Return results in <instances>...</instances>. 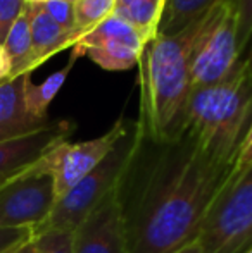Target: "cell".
<instances>
[{
	"instance_id": "cell-17",
	"label": "cell",
	"mask_w": 252,
	"mask_h": 253,
	"mask_svg": "<svg viewBox=\"0 0 252 253\" xmlns=\"http://www.w3.org/2000/svg\"><path fill=\"white\" fill-rule=\"evenodd\" d=\"M2 48L10 60L9 78L19 76L23 73H33V47H31L30 16L26 9L12 24Z\"/></svg>"
},
{
	"instance_id": "cell-27",
	"label": "cell",
	"mask_w": 252,
	"mask_h": 253,
	"mask_svg": "<svg viewBox=\"0 0 252 253\" xmlns=\"http://www.w3.org/2000/svg\"><path fill=\"white\" fill-rule=\"evenodd\" d=\"M14 253H40L38 252L37 243H35V236H33V240H30L28 243H24L23 247H19Z\"/></svg>"
},
{
	"instance_id": "cell-11",
	"label": "cell",
	"mask_w": 252,
	"mask_h": 253,
	"mask_svg": "<svg viewBox=\"0 0 252 253\" xmlns=\"http://www.w3.org/2000/svg\"><path fill=\"white\" fill-rule=\"evenodd\" d=\"M74 124L55 121L23 136L0 141V184L37 164L52 147L69 140Z\"/></svg>"
},
{
	"instance_id": "cell-15",
	"label": "cell",
	"mask_w": 252,
	"mask_h": 253,
	"mask_svg": "<svg viewBox=\"0 0 252 253\" xmlns=\"http://www.w3.org/2000/svg\"><path fill=\"white\" fill-rule=\"evenodd\" d=\"M166 0H118L114 14L130 23L145 43L157 37Z\"/></svg>"
},
{
	"instance_id": "cell-25",
	"label": "cell",
	"mask_w": 252,
	"mask_h": 253,
	"mask_svg": "<svg viewBox=\"0 0 252 253\" xmlns=\"http://www.w3.org/2000/svg\"><path fill=\"white\" fill-rule=\"evenodd\" d=\"M10 76V60L7 57V53L3 52V48L0 47V81L7 80Z\"/></svg>"
},
{
	"instance_id": "cell-23",
	"label": "cell",
	"mask_w": 252,
	"mask_h": 253,
	"mask_svg": "<svg viewBox=\"0 0 252 253\" xmlns=\"http://www.w3.org/2000/svg\"><path fill=\"white\" fill-rule=\"evenodd\" d=\"M26 0H0V47L5 42L12 24L26 9Z\"/></svg>"
},
{
	"instance_id": "cell-20",
	"label": "cell",
	"mask_w": 252,
	"mask_h": 253,
	"mask_svg": "<svg viewBox=\"0 0 252 253\" xmlns=\"http://www.w3.org/2000/svg\"><path fill=\"white\" fill-rule=\"evenodd\" d=\"M40 253H73V231L49 229L35 234Z\"/></svg>"
},
{
	"instance_id": "cell-7",
	"label": "cell",
	"mask_w": 252,
	"mask_h": 253,
	"mask_svg": "<svg viewBox=\"0 0 252 253\" xmlns=\"http://www.w3.org/2000/svg\"><path fill=\"white\" fill-rule=\"evenodd\" d=\"M240 59L233 3L223 0L212 10L211 23L192 55V91L223 81Z\"/></svg>"
},
{
	"instance_id": "cell-13",
	"label": "cell",
	"mask_w": 252,
	"mask_h": 253,
	"mask_svg": "<svg viewBox=\"0 0 252 253\" xmlns=\"http://www.w3.org/2000/svg\"><path fill=\"white\" fill-rule=\"evenodd\" d=\"M28 80H31V73H23L0 81V126L17 136L33 133L50 123H38L28 114L24 98Z\"/></svg>"
},
{
	"instance_id": "cell-1",
	"label": "cell",
	"mask_w": 252,
	"mask_h": 253,
	"mask_svg": "<svg viewBox=\"0 0 252 253\" xmlns=\"http://www.w3.org/2000/svg\"><path fill=\"white\" fill-rule=\"evenodd\" d=\"M230 170L187 134L159 143L142 133L118 188L128 253H175L197 240Z\"/></svg>"
},
{
	"instance_id": "cell-16",
	"label": "cell",
	"mask_w": 252,
	"mask_h": 253,
	"mask_svg": "<svg viewBox=\"0 0 252 253\" xmlns=\"http://www.w3.org/2000/svg\"><path fill=\"white\" fill-rule=\"evenodd\" d=\"M223 0H166L157 35L171 37L201 19Z\"/></svg>"
},
{
	"instance_id": "cell-26",
	"label": "cell",
	"mask_w": 252,
	"mask_h": 253,
	"mask_svg": "<svg viewBox=\"0 0 252 253\" xmlns=\"http://www.w3.org/2000/svg\"><path fill=\"white\" fill-rule=\"evenodd\" d=\"M175 253H204V250H202L201 243H199L197 240H194L192 243L185 245V247L180 248V250H176Z\"/></svg>"
},
{
	"instance_id": "cell-30",
	"label": "cell",
	"mask_w": 252,
	"mask_h": 253,
	"mask_svg": "<svg viewBox=\"0 0 252 253\" xmlns=\"http://www.w3.org/2000/svg\"><path fill=\"white\" fill-rule=\"evenodd\" d=\"M49 0H26V3H45Z\"/></svg>"
},
{
	"instance_id": "cell-3",
	"label": "cell",
	"mask_w": 252,
	"mask_h": 253,
	"mask_svg": "<svg viewBox=\"0 0 252 253\" xmlns=\"http://www.w3.org/2000/svg\"><path fill=\"white\" fill-rule=\"evenodd\" d=\"M252 121V73L240 59L223 81L192 91L183 134L223 166H233Z\"/></svg>"
},
{
	"instance_id": "cell-32",
	"label": "cell",
	"mask_w": 252,
	"mask_h": 253,
	"mask_svg": "<svg viewBox=\"0 0 252 253\" xmlns=\"http://www.w3.org/2000/svg\"><path fill=\"white\" fill-rule=\"evenodd\" d=\"M16 250H17V248H16ZM16 250H9V252H5V253H14V252H16Z\"/></svg>"
},
{
	"instance_id": "cell-19",
	"label": "cell",
	"mask_w": 252,
	"mask_h": 253,
	"mask_svg": "<svg viewBox=\"0 0 252 253\" xmlns=\"http://www.w3.org/2000/svg\"><path fill=\"white\" fill-rule=\"evenodd\" d=\"M251 170H252V121L242 138V143H240V147H239V152H237L232 170H230L228 177H226V183H225V186H223V190L233 186L235 183H239V181L242 179L246 174H249Z\"/></svg>"
},
{
	"instance_id": "cell-9",
	"label": "cell",
	"mask_w": 252,
	"mask_h": 253,
	"mask_svg": "<svg viewBox=\"0 0 252 253\" xmlns=\"http://www.w3.org/2000/svg\"><path fill=\"white\" fill-rule=\"evenodd\" d=\"M145 45L142 35L114 14L85 33L71 53L78 59L88 57L105 71H126L138 66Z\"/></svg>"
},
{
	"instance_id": "cell-10",
	"label": "cell",
	"mask_w": 252,
	"mask_h": 253,
	"mask_svg": "<svg viewBox=\"0 0 252 253\" xmlns=\"http://www.w3.org/2000/svg\"><path fill=\"white\" fill-rule=\"evenodd\" d=\"M118 188L111 191L73 231V253H128Z\"/></svg>"
},
{
	"instance_id": "cell-31",
	"label": "cell",
	"mask_w": 252,
	"mask_h": 253,
	"mask_svg": "<svg viewBox=\"0 0 252 253\" xmlns=\"http://www.w3.org/2000/svg\"><path fill=\"white\" fill-rule=\"evenodd\" d=\"M66 2H69V3H76L78 0H66Z\"/></svg>"
},
{
	"instance_id": "cell-22",
	"label": "cell",
	"mask_w": 252,
	"mask_h": 253,
	"mask_svg": "<svg viewBox=\"0 0 252 253\" xmlns=\"http://www.w3.org/2000/svg\"><path fill=\"white\" fill-rule=\"evenodd\" d=\"M45 12L59 24L64 30L78 31L76 30V19H74V3H69L66 0H49L42 3ZM81 33V31H80Z\"/></svg>"
},
{
	"instance_id": "cell-12",
	"label": "cell",
	"mask_w": 252,
	"mask_h": 253,
	"mask_svg": "<svg viewBox=\"0 0 252 253\" xmlns=\"http://www.w3.org/2000/svg\"><path fill=\"white\" fill-rule=\"evenodd\" d=\"M28 16H30L31 30V47H33V71L47 62L55 53L73 48L78 43L83 33L80 31L64 30L59 26L47 12L42 3H28Z\"/></svg>"
},
{
	"instance_id": "cell-24",
	"label": "cell",
	"mask_w": 252,
	"mask_h": 253,
	"mask_svg": "<svg viewBox=\"0 0 252 253\" xmlns=\"http://www.w3.org/2000/svg\"><path fill=\"white\" fill-rule=\"evenodd\" d=\"M33 236L35 231L30 227H0V253L23 247Z\"/></svg>"
},
{
	"instance_id": "cell-6",
	"label": "cell",
	"mask_w": 252,
	"mask_h": 253,
	"mask_svg": "<svg viewBox=\"0 0 252 253\" xmlns=\"http://www.w3.org/2000/svg\"><path fill=\"white\" fill-rule=\"evenodd\" d=\"M57 200L54 177L42 159L0 184V227L37 231L49 219Z\"/></svg>"
},
{
	"instance_id": "cell-2",
	"label": "cell",
	"mask_w": 252,
	"mask_h": 253,
	"mask_svg": "<svg viewBox=\"0 0 252 253\" xmlns=\"http://www.w3.org/2000/svg\"><path fill=\"white\" fill-rule=\"evenodd\" d=\"M221 3V2H219ZM207 14L171 37L157 35L144 47L140 62V117L147 140L173 141L183 134L192 95V55L212 17Z\"/></svg>"
},
{
	"instance_id": "cell-4",
	"label": "cell",
	"mask_w": 252,
	"mask_h": 253,
	"mask_svg": "<svg viewBox=\"0 0 252 253\" xmlns=\"http://www.w3.org/2000/svg\"><path fill=\"white\" fill-rule=\"evenodd\" d=\"M142 141V129L137 121H131L125 136L116 143L104 160L85 176L78 184L55 200L49 219L35 231V234L49 229L74 231L81 220L95 209L111 191L118 188L126 169L130 167Z\"/></svg>"
},
{
	"instance_id": "cell-21",
	"label": "cell",
	"mask_w": 252,
	"mask_h": 253,
	"mask_svg": "<svg viewBox=\"0 0 252 253\" xmlns=\"http://www.w3.org/2000/svg\"><path fill=\"white\" fill-rule=\"evenodd\" d=\"M237 19V38L240 55L247 50L252 38V0H232Z\"/></svg>"
},
{
	"instance_id": "cell-14",
	"label": "cell",
	"mask_w": 252,
	"mask_h": 253,
	"mask_svg": "<svg viewBox=\"0 0 252 253\" xmlns=\"http://www.w3.org/2000/svg\"><path fill=\"white\" fill-rule=\"evenodd\" d=\"M78 57L74 53L69 55L67 64L62 69L55 71L54 74L47 78L44 83L35 84L31 80H28L26 83V91H24V98H26V110L35 121L38 123H47V110L50 107L52 100L55 98V95L61 91V88L66 83L67 76H69L71 69L76 64Z\"/></svg>"
},
{
	"instance_id": "cell-28",
	"label": "cell",
	"mask_w": 252,
	"mask_h": 253,
	"mask_svg": "<svg viewBox=\"0 0 252 253\" xmlns=\"http://www.w3.org/2000/svg\"><path fill=\"white\" fill-rule=\"evenodd\" d=\"M246 57H242L244 60H246V64L249 66V69H251V73H252V38H251V43H249V47H247V50H246Z\"/></svg>"
},
{
	"instance_id": "cell-29",
	"label": "cell",
	"mask_w": 252,
	"mask_h": 253,
	"mask_svg": "<svg viewBox=\"0 0 252 253\" xmlns=\"http://www.w3.org/2000/svg\"><path fill=\"white\" fill-rule=\"evenodd\" d=\"M10 138H17V134L10 133V131H7L5 127H2V126H0V141L10 140Z\"/></svg>"
},
{
	"instance_id": "cell-33",
	"label": "cell",
	"mask_w": 252,
	"mask_h": 253,
	"mask_svg": "<svg viewBox=\"0 0 252 253\" xmlns=\"http://www.w3.org/2000/svg\"><path fill=\"white\" fill-rule=\"evenodd\" d=\"M246 253H252V247H251V248H249V250H247Z\"/></svg>"
},
{
	"instance_id": "cell-5",
	"label": "cell",
	"mask_w": 252,
	"mask_h": 253,
	"mask_svg": "<svg viewBox=\"0 0 252 253\" xmlns=\"http://www.w3.org/2000/svg\"><path fill=\"white\" fill-rule=\"evenodd\" d=\"M197 241L204 253H246L252 247V170L216 198Z\"/></svg>"
},
{
	"instance_id": "cell-8",
	"label": "cell",
	"mask_w": 252,
	"mask_h": 253,
	"mask_svg": "<svg viewBox=\"0 0 252 253\" xmlns=\"http://www.w3.org/2000/svg\"><path fill=\"white\" fill-rule=\"evenodd\" d=\"M130 124L131 121L119 117L111 126V129L101 136L87 141H76V143L69 140L61 141L42 157L44 166L54 177L57 198H61L74 184L88 176L107 157L116 143L125 136Z\"/></svg>"
},
{
	"instance_id": "cell-18",
	"label": "cell",
	"mask_w": 252,
	"mask_h": 253,
	"mask_svg": "<svg viewBox=\"0 0 252 253\" xmlns=\"http://www.w3.org/2000/svg\"><path fill=\"white\" fill-rule=\"evenodd\" d=\"M116 2L118 0H78L74 3L76 30L85 35L114 16Z\"/></svg>"
}]
</instances>
